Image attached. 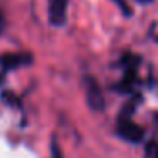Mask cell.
<instances>
[{
  "mask_svg": "<svg viewBox=\"0 0 158 158\" xmlns=\"http://www.w3.org/2000/svg\"><path fill=\"white\" fill-rule=\"evenodd\" d=\"M131 110H133V106H129L119 116V121H117V134L123 139L129 141V143H139L144 138V131L139 124H136L131 119Z\"/></svg>",
  "mask_w": 158,
  "mask_h": 158,
  "instance_id": "obj_1",
  "label": "cell"
},
{
  "mask_svg": "<svg viewBox=\"0 0 158 158\" xmlns=\"http://www.w3.org/2000/svg\"><path fill=\"white\" fill-rule=\"evenodd\" d=\"M126 60L127 61H126V70H124V78L119 83V89L123 92L134 89V83L138 82V66H139V58L138 56L127 55Z\"/></svg>",
  "mask_w": 158,
  "mask_h": 158,
  "instance_id": "obj_2",
  "label": "cell"
},
{
  "mask_svg": "<svg viewBox=\"0 0 158 158\" xmlns=\"http://www.w3.org/2000/svg\"><path fill=\"white\" fill-rule=\"evenodd\" d=\"M68 0H48V15L53 26H63L66 21Z\"/></svg>",
  "mask_w": 158,
  "mask_h": 158,
  "instance_id": "obj_3",
  "label": "cell"
},
{
  "mask_svg": "<svg viewBox=\"0 0 158 158\" xmlns=\"http://www.w3.org/2000/svg\"><path fill=\"white\" fill-rule=\"evenodd\" d=\"M87 99H89L90 106L94 109H102L104 107V97L100 94V89L95 83V80H92V78L87 80Z\"/></svg>",
  "mask_w": 158,
  "mask_h": 158,
  "instance_id": "obj_4",
  "label": "cell"
},
{
  "mask_svg": "<svg viewBox=\"0 0 158 158\" xmlns=\"http://www.w3.org/2000/svg\"><path fill=\"white\" fill-rule=\"evenodd\" d=\"M155 158H158V151H156V153H155Z\"/></svg>",
  "mask_w": 158,
  "mask_h": 158,
  "instance_id": "obj_5",
  "label": "cell"
},
{
  "mask_svg": "<svg viewBox=\"0 0 158 158\" xmlns=\"http://www.w3.org/2000/svg\"><path fill=\"white\" fill-rule=\"evenodd\" d=\"M155 39H156V41H158V36H156V38H155Z\"/></svg>",
  "mask_w": 158,
  "mask_h": 158,
  "instance_id": "obj_6",
  "label": "cell"
}]
</instances>
